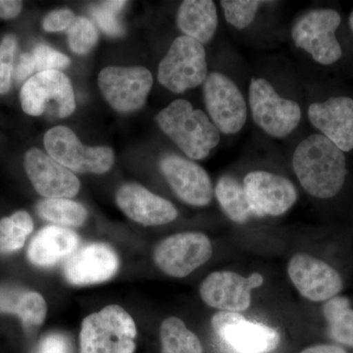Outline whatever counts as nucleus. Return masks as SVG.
I'll use <instances>...</instances> for the list:
<instances>
[{"instance_id": "nucleus-1", "label": "nucleus", "mask_w": 353, "mask_h": 353, "mask_svg": "<svg viewBox=\"0 0 353 353\" xmlns=\"http://www.w3.org/2000/svg\"><path fill=\"white\" fill-rule=\"evenodd\" d=\"M292 167L306 192L319 199L338 196L348 174L345 152L322 134L301 141L292 157Z\"/></svg>"}, {"instance_id": "nucleus-2", "label": "nucleus", "mask_w": 353, "mask_h": 353, "mask_svg": "<svg viewBox=\"0 0 353 353\" xmlns=\"http://www.w3.org/2000/svg\"><path fill=\"white\" fill-rule=\"evenodd\" d=\"M158 125L183 153L194 160L208 157L220 143V132L199 109L176 99L157 114Z\"/></svg>"}, {"instance_id": "nucleus-3", "label": "nucleus", "mask_w": 353, "mask_h": 353, "mask_svg": "<svg viewBox=\"0 0 353 353\" xmlns=\"http://www.w3.org/2000/svg\"><path fill=\"white\" fill-rule=\"evenodd\" d=\"M136 336L132 316L117 304H111L83 319L81 353H132Z\"/></svg>"}, {"instance_id": "nucleus-4", "label": "nucleus", "mask_w": 353, "mask_h": 353, "mask_svg": "<svg viewBox=\"0 0 353 353\" xmlns=\"http://www.w3.org/2000/svg\"><path fill=\"white\" fill-rule=\"evenodd\" d=\"M208 76L203 44L187 36L173 41L158 67V81L175 94L199 87Z\"/></svg>"}, {"instance_id": "nucleus-5", "label": "nucleus", "mask_w": 353, "mask_h": 353, "mask_svg": "<svg viewBox=\"0 0 353 353\" xmlns=\"http://www.w3.org/2000/svg\"><path fill=\"white\" fill-rule=\"evenodd\" d=\"M341 17L334 9H315L304 14L292 30L296 48L311 55L321 65H333L341 59L343 50L336 37Z\"/></svg>"}, {"instance_id": "nucleus-6", "label": "nucleus", "mask_w": 353, "mask_h": 353, "mask_svg": "<svg viewBox=\"0 0 353 353\" xmlns=\"http://www.w3.org/2000/svg\"><path fill=\"white\" fill-rule=\"evenodd\" d=\"M248 101L255 124L273 138H285L301 123L299 104L280 97L264 79H252Z\"/></svg>"}, {"instance_id": "nucleus-7", "label": "nucleus", "mask_w": 353, "mask_h": 353, "mask_svg": "<svg viewBox=\"0 0 353 353\" xmlns=\"http://www.w3.org/2000/svg\"><path fill=\"white\" fill-rule=\"evenodd\" d=\"M23 110L32 116L43 114L66 118L76 108L73 87L60 71H46L31 77L20 92Z\"/></svg>"}, {"instance_id": "nucleus-8", "label": "nucleus", "mask_w": 353, "mask_h": 353, "mask_svg": "<svg viewBox=\"0 0 353 353\" xmlns=\"http://www.w3.org/2000/svg\"><path fill=\"white\" fill-rule=\"evenodd\" d=\"M43 143L48 155L71 172L104 174L114 164L110 148L83 146L75 132L67 127L58 126L46 132Z\"/></svg>"}, {"instance_id": "nucleus-9", "label": "nucleus", "mask_w": 353, "mask_h": 353, "mask_svg": "<svg viewBox=\"0 0 353 353\" xmlns=\"http://www.w3.org/2000/svg\"><path fill=\"white\" fill-rule=\"evenodd\" d=\"M212 243L199 232H185L164 239L154 248L158 268L174 278H185L212 256Z\"/></svg>"}, {"instance_id": "nucleus-10", "label": "nucleus", "mask_w": 353, "mask_h": 353, "mask_svg": "<svg viewBox=\"0 0 353 353\" xmlns=\"http://www.w3.org/2000/svg\"><path fill=\"white\" fill-rule=\"evenodd\" d=\"M203 99L213 124L225 134L241 131L248 119V106L240 88L219 72L209 74L203 83Z\"/></svg>"}, {"instance_id": "nucleus-11", "label": "nucleus", "mask_w": 353, "mask_h": 353, "mask_svg": "<svg viewBox=\"0 0 353 353\" xmlns=\"http://www.w3.org/2000/svg\"><path fill=\"white\" fill-rule=\"evenodd\" d=\"M152 85V73L145 67H106L99 76L101 94L115 110L122 113L143 108Z\"/></svg>"}, {"instance_id": "nucleus-12", "label": "nucleus", "mask_w": 353, "mask_h": 353, "mask_svg": "<svg viewBox=\"0 0 353 353\" xmlns=\"http://www.w3.org/2000/svg\"><path fill=\"white\" fill-rule=\"evenodd\" d=\"M288 274L301 296L313 303H326L340 296L345 289L340 272L328 262L312 255H294L288 266Z\"/></svg>"}, {"instance_id": "nucleus-13", "label": "nucleus", "mask_w": 353, "mask_h": 353, "mask_svg": "<svg viewBox=\"0 0 353 353\" xmlns=\"http://www.w3.org/2000/svg\"><path fill=\"white\" fill-rule=\"evenodd\" d=\"M211 325L218 336L239 353H268L280 345V334L263 324L248 321L238 312L219 311Z\"/></svg>"}, {"instance_id": "nucleus-14", "label": "nucleus", "mask_w": 353, "mask_h": 353, "mask_svg": "<svg viewBox=\"0 0 353 353\" xmlns=\"http://www.w3.org/2000/svg\"><path fill=\"white\" fill-rule=\"evenodd\" d=\"M263 283L264 278L259 273L243 277L232 271L213 272L201 283L199 294L210 307L239 313L250 307L252 290Z\"/></svg>"}, {"instance_id": "nucleus-15", "label": "nucleus", "mask_w": 353, "mask_h": 353, "mask_svg": "<svg viewBox=\"0 0 353 353\" xmlns=\"http://www.w3.org/2000/svg\"><path fill=\"white\" fill-rule=\"evenodd\" d=\"M243 185L253 215L259 217L285 214L297 201L294 183L270 172H250L245 176Z\"/></svg>"}, {"instance_id": "nucleus-16", "label": "nucleus", "mask_w": 353, "mask_h": 353, "mask_svg": "<svg viewBox=\"0 0 353 353\" xmlns=\"http://www.w3.org/2000/svg\"><path fill=\"white\" fill-rule=\"evenodd\" d=\"M160 168L176 196L192 206H206L213 196L212 182L208 172L196 162L178 155H166Z\"/></svg>"}, {"instance_id": "nucleus-17", "label": "nucleus", "mask_w": 353, "mask_h": 353, "mask_svg": "<svg viewBox=\"0 0 353 353\" xmlns=\"http://www.w3.org/2000/svg\"><path fill=\"white\" fill-rule=\"evenodd\" d=\"M24 164L34 190L46 199H71L80 190L79 179L38 148L26 153Z\"/></svg>"}, {"instance_id": "nucleus-18", "label": "nucleus", "mask_w": 353, "mask_h": 353, "mask_svg": "<svg viewBox=\"0 0 353 353\" xmlns=\"http://www.w3.org/2000/svg\"><path fill=\"white\" fill-rule=\"evenodd\" d=\"M119 269V259L111 246L94 243L77 250L64 265L70 284L88 285L110 280Z\"/></svg>"}, {"instance_id": "nucleus-19", "label": "nucleus", "mask_w": 353, "mask_h": 353, "mask_svg": "<svg viewBox=\"0 0 353 353\" xmlns=\"http://www.w3.org/2000/svg\"><path fill=\"white\" fill-rule=\"evenodd\" d=\"M311 124L343 152L353 150V99L330 97L308 109Z\"/></svg>"}, {"instance_id": "nucleus-20", "label": "nucleus", "mask_w": 353, "mask_h": 353, "mask_svg": "<svg viewBox=\"0 0 353 353\" xmlns=\"http://www.w3.org/2000/svg\"><path fill=\"white\" fill-rule=\"evenodd\" d=\"M123 212L143 226H160L173 222L178 211L170 201L137 183H127L116 194Z\"/></svg>"}, {"instance_id": "nucleus-21", "label": "nucleus", "mask_w": 353, "mask_h": 353, "mask_svg": "<svg viewBox=\"0 0 353 353\" xmlns=\"http://www.w3.org/2000/svg\"><path fill=\"white\" fill-rule=\"evenodd\" d=\"M80 236L68 228L48 226L32 238L28 259L39 267H52L68 259L78 250Z\"/></svg>"}, {"instance_id": "nucleus-22", "label": "nucleus", "mask_w": 353, "mask_h": 353, "mask_svg": "<svg viewBox=\"0 0 353 353\" xmlns=\"http://www.w3.org/2000/svg\"><path fill=\"white\" fill-rule=\"evenodd\" d=\"M176 24L187 37L208 43L218 27L217 8L211 0H185L179 7Z\"/></svg>"}, {"instance_id": "nucleus-23", "label": "nucleus", "mask_w": 353, "mask_h": 353, "mask_svg": "<svg viewBox=\"0 0 353 353\" xmlns=\"http://www.w3.org/2000/svg\"><path fill=\"white\" fill-rule=\"evenodd\" d=\"M0 312L17 315L26 328L31 329L43 324L48 313V306L39 292L1 285Z\"/></svg>"}, {"instance_id": "nucleus-24", "label": "nucleus", "mask_w": 353, "mask_h": 353, "mask_svg": "<svg viewBox=\"0 0 353 353\" xmlns=\"http://www.w3.org/2000/svg\"><path fill=\"white\" fill-rule=\"evenodd\" d=\"M215 194L221 208L233 222L243 224L253 215L243 185L232 176L218 180Z\"/></svg>"}, {"instance_id": "nucleus-25", "label": "nucleus", "mask_w": 353, "mask_h": 353, "mask_svg": "<svg viewBox=\"0 0 353 353\" xmlns=\"http://www.w3.org/2000/svg\"><path fill=\"white\" fill-rule=\"evenodd\" d=\"M322 312L331 338L353 347V308L350 299L341 294L334 296L323 304Z\"/></svg>"}, {"instance_id": "nucleus-26", "label": "nucleus", "mask_w": 353, "mask_h": 353, "mask_svg": "<svg viewBox=\"0 0 353 353\" xmlns=\"http://www.w3.org/2000/svg\"><path fill=\"white\" fill-rule=\"evenodd\" d=\"M161 353H202L201 341L176 317L166 318L160 327Z\"/></svg>"}, {"instance_id": "nucleus-27", "label": "nucleus", "mask_w": 353, "mask_h": 353, "mask_svg": "<svg viewBox=\"0 0 353 353\" xmlns=\"http://www.w3.org/2000/svg\"><path fill=\"white\" fill-rule=\"evenodd\" d=\"M39 214L60 227H80L88 218L87 209L69 199H46L39 202Z\"/></svg>"}, {"instance_id": "nucleus-28", "label": "nucleus", "mask_w": 353, "mask_h": 353, "mask_svg": "<svg viewBox=\"0 0 353 353\" xmlns=\"http://www.w3.org/2000/svg\"><path fill=\"white\" fill-rule=\"evenodd\" d=\"M34 230V221L26 211H17L0 220V254L18 252Z\"/></svg>"}, {"instance_id": "nucleus-29", "label": "nucleus", "mask_w": 353, "mask_h": 353, "mask_svg": "<svg viewBox=\"0 0 353 353\" xmlns=\"http://www.w3.org/2000/svg\"><path fill=\"white\" fill-rule=\"evenodd\" d=\"M220 3L227 22L236 29L243 30L252 24L259 7L268 2L259 0H222Z\"/></svg>"}, {"instance_id": "nucleus-30", "label": "nucleus", "mask_w": 353, "mask_h": 353, "mask_svg": "<svg viewBox=\"0 0 353 353\" xmlns=\"http://www.w3.org/2000/svg\"><path fill=\"white\" fill-rule=\"evenodd\" d=\"M99 34L94 23L85 17H77L68 29L69 46L73 52L85 54L94 48Z\"/></svg>"}, {"instance_id": "nucleus-31", "label": "nucleus", "mask_w": 353, "mask_h": 353, "mask_svg": "<svg viewBox=\"0 0 353 353\" xmlns=\"http://www.w3.org/2000/svg\"><path fill=\"white\" fill-rule=\"evenodd\" d=\"M126 1H103L92 8V16L101 29L111 37H120L124 29L117 14L126 6Z\"/></svg>"}, {"instance_id": "nucleus-32", "label": "nucleus", "mask_w": 353, "mask_h": 353, "mask_svg": "<svg viewBox=\"0 0 353 353\" xmlns=\"http://www.w3.org/2000/svg\"><path fill=\"white\" fill-rule=\"evenodd\" d=\"M16 50L15 37L13 34L4 37L0 43V94H6L10 90Z\"/></svg>"}, {"instance_id": "nucleus-33", "label": "nucleus", "mask_w": 353, "mask_h": 353, "mask_svg": "<svg viewBox=\"0 0 353 353\" xmlns=\"http://www.w3.org/2000/svg\"><path fill=\"white\" fill-rule=\"evenodd\" d=\"M36 71L38 73L46 71H59L66 68L70 64V59L63 53L52 50L46 44H38L32 51Z\"/></svg>"}, {"instance_id": "nucleus-34", "label": "nucleus", "mask_w": 353, "mask_h": 353, "mask_svg": "<svg viewBox=\"0 0 353 353\" xmlns=\"http://www.w3.org/2000/svg\"><path fill=\"white\" fill-rule=\"evenodd\" d=\"M76 17L68 9H60L48 13L43 21V27L46 32H60L68 30Z\"/></svg>"}, {"instance_id": "nucleus-35", "label": "nucleus", "mask_w": 353, "mask_h": 353, "mask_svg": "<svg viewBox=\"0 0 353 353\" xmlns=\"http://www.w3.org/2000/svg\"><path fill=\"white\" fill-rule=\"evenodd\" d=\"M68 341L60 334H50L39 343L36 353H70Z\"/></svg>"}, {"instance_id": "nucleus-36", "label": "nucleus", "mask_w": 353, "mask_h": 353, "mask_svg": "<svg viewBox=\"0 0 353 353\" xmlns=\"http://www.w3.org/2000/svg\"><path fill=\"white\" fill-rule=\"evenodd\" d=\"M36 72L34 57L32 53H23L15 70V78L18 82H22Z\"/></svg>"}, {"instance_id": "nucleus-37", "label": "nucleus", "mask_w": 353, "mask_h": 353, "mask_svg": "<svg viewBox=\"0 0 353 353\" xmlns=\"http://www.w3.org/2000/svg\"><path fill=\"white\" fill-rule=\"evenodd\" d=\"M23 3L14 0H0V18L2 19H13L19 15L22 10Z\"/></svg>"}, {"instance_id": "nucleus-38", "label": "nucleus", "mask_w": 353, "mask_h": 353, "mask_svg": "<svg viewBox=\"0 0 353 353\" xmlns=\"http://www.w3.org/2000/svg\"><path fill=\"white\" fill-rule=\"evenodd\" d=\"M301 353H347L345 348L331 343H321L309 347Z\"/></svg>"}, {"instance_id": "nucleus-39", "label": "nucleus", "mask_w": 353, "mask_h": 353, "mask_svg": "<svg viewBox=\"0 0 353 353\" xmlns=\"http://www.w3.org/2000/svg\"><path fill=\"white\" fill-rule=\"evenodd\" d=\"M350 29H352V31L353 32V11L350 16Z\"/></svg>"}]
</instances>
